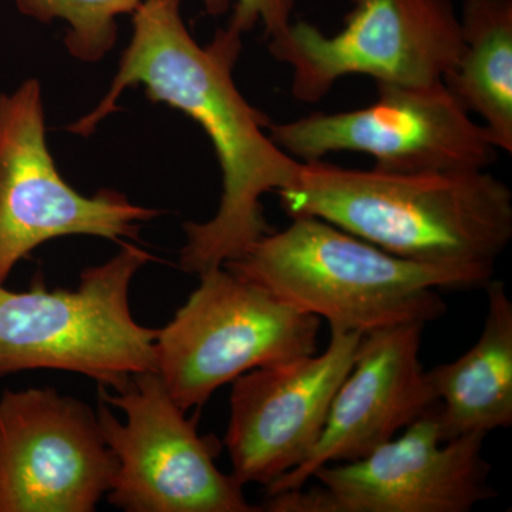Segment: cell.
<instances>
[{"instance_id":"1","label":"cell","mask_w":512,"mask_h":512,"mask_svg":"<svg viewBox=\"0 0 512 512\" xmlns=\"http://www.w3.org/2000/svg\"><path fill=\"white\" fill-rule=\"evenodd\" d=\"M183 0H144L133 13V36L109 92L67 127L90 137L121 94L143 86L148 99L183 111L204 130L221 168L222 192L211 220L185 222L180 266L201 275L221 268L272 232L262 197L295 180L301 161L269 136L268 116L248 103L234 79L242 32L228 22L207 46L198 45L181 15Z\"/></svg>"},{"instance_id":"2","label":"cell","mask_w":512,"mask_h":512,"mask_svg":"<svg viewBox=\"0 0 512 512\" xmlns=\"http://www.w3.org/2000/svg\"><path fill=\"white\" fill-rule=\"evenodd\" d=\"M276 194L289 218H320L420 264L494 274L512 238V192L487 170L392 173L301 161Z\"/></svg>"},{"instance_id":"3","label":"cell","mask_w":512,"mask_h":512,"mask_svg":"<svg viewBox=\"0 0 512 512\" xmlns=\"http://www.w3.org/2000/svg\"><path fill=\"white\" fill-rule=\"evenodd\" d=\"M225 264L330 329L362 335L446 312L440 289L485 288L490 272L407 261L316 217H293Z\"/></svg>"},{"instance_id":"4","label":"cell","mask_w":512,"mask_h":512,"mask_svg":"<svg viewBox=\"0 0 512 512\" xmlns=\"http://www.w3.org/2000/svg\"><path fill=\"white\" fill-rule=\"evenodd\" d=\"M151 259L121 242L109 261L84 269L77 288L0 285V376L63 370L119 390L133 376L156 372L158 330L140 325L130 308L134 276Z\"/></svg>"},{"instance_id":"5","label":"cell","mask_w":512,"mask_h":512,"mask_svg":"<svg viewBox=\"0 0 512 512\" xmlns=\"http://www.w3.org/2000/svg\"><path fill=\"white\" fill-rule=\"evenodd\" d=\"M198 276L200 285L156 340V372L185 412L251 370L315 355L318 316L225 266Z\"/></svg>"},{"instance_id":"6","label":"cell","mask_w":512,"mask_h":512,"mask_svg":"<svg viewBox=\"0 0 512 512\" xmlns=\"http://www.w3.org/2000/svg\"><path fill=\"white\" fill-rule=\"evenodd\" d=\"M99 424L116 461L107 500L127 512H258L244 485L215 464L220 444L201 436L157 372L119 390L100 387Z\"/></svg>"},{"instance_id":"7","label":"cell","mask_w":512,"mask_h":512,"mask_svg":"<svg viewBox=\"0 0 512 512\" xmlns=\"http://www.w3.org/2000/svg\"><path fill=\"white\" fill-rule=\"evenodd\" d=\"M343 28L325 35L291 23L269 40L276 62L292 69L291 92L318 103L346 76L376 83L429 86L443 82L461 52V25L451 0H350Z\"/></svg>"},{"instance_id":"8","label":"cell","mask_w":512,"mask_h":512,"mask_svg":"<svg viewBox=\"0 0 512 512\" xmlns=\"http://www.w3.org/2000/svg\"><path fill=\"white\" fill-rule=\"evenodd\" d=\"M376 87L377 99L365 107L271 123L269 136L301 161L366 154L377 170L392 173L488 170L497 163L500 151L487 130L443 82Z\"/></svg>"},{"instance_id":"9","label":"cell","mask_w":512,"mask_h":512,"mask_svg":"<svg viewBox=\"0 0 512 512\" xmlns=\"http://www.w3.org/2000/svg\"><path fill=\"white\" fill-rule=\"evenodd\" d=\"M161 211L101 190L80 194L57 170L46 140L36 79L0 94V285L22 259L52 239L87 235L126 242Z\"/></svg>"},{"instance_id":"10","label":"cell","mask_w":512,"mask_h":512,"mask_svg":"<svg viewBox=\"0 0 512 512\" xmlns=\"http://www.w3.org/2000/svg\"><path fill=\"white\" fill-rule=\"evenodd\" d=\"M487 434L443 441L437 404L369 456L320 467L311 490L266 495L269 512H467L494 497Z\"/></svg>"},{"instance_id":"11","label":"cell","mask_w":512,"mask_h":512,"mask_svg":"<svg viewBox=\"0 0 512 512\" xmlns=\"http://www.w3.org/2000/svg\"><path fill=\"white\" fill-rule=\"evenodd\" d=\"M114 471L86 403L55 389L0 396V512H93Z\"/></svg>"},{"instance_id":"12","label":"cell","mask_w":512,"mask_h":512,"mask_svg":"<svg viewBox=\"0 0 512 512\" xmlns=\"http://www.w3.org/2000/svg\"><path fill=\"white\" fill-rule=\"evenodd\" d=\"M362 339L330 329L322 355L258 367L232 382L224 444L239 484L268 487L309 457Z\"/></svg>"},{"instance_id":"13","label":"cell","mask_w":512,"mask_h":512,"mask_svg":"<svg viewBox=\"0 0 512 512\" xmlns=\"http://www.w3.org/2000/svg\"><path fill=\"white\" fill-rule=\"evenodd\" d=\"M424 326L404 323L363 335L355 365L333 397L312 453L265 487L266 495L303 488L320 467L369 456L436 406L420 362Z\"/></svg>"},{"instance_id":"14","label":"cell","mask_w":512,"mask_h":512,"mask_svg":"<svg viewBox=\"0 0 512 512\" xmlns=\"http://www.w3.org/2000/svg\"><path fill=\"white\" fill-rule=\"evenodd\" d=\"M484 289L488 309L476 345L427 372L443 441L512 426V302L504 282L493 278Z\"/></svg>"},{"instance_id":"15","label":"cell","mask_w":512,"mask_h":512,"mask_svg":"<svg viewBox=\"0 0 512 512\" xmlns=\"http://www.w3.org/2000/svg\"><path fill=\"white\" fill-rule=\"evenodd\" d=\"M461 52L448 92L483 119L498 151L512 153V0H464Z\"/></svg>"},{"instance_id":"16","label":"cell","mask_w":512,"mask_h":512,"mask_svg":"<svg viewBox=\"0 0 512 512\" xmlns=\"http://www.w3.org/2000/svg\"><path fill=\"white\" fill-rule=\"evenodd\" d=\"M22 15L40 23L63 20L67 52L84 63H97L117 42V19L133 15L144 0H13Z\"/></svg>"},{"instance_id":"17","label":"cell","mask_w":512,"mask_h":512,"mask_svg":"<svg viewBox=\"0 0 512 512\" xmlns=\"http://www.w3.org/2000/svg\"><path fill=\"white\" fill-rule=\"evenodd\" d=\"M208 15H224L229 0H202ZM296 0H235L234 12L229 22L247 33L262 23L268 40L284 35L292 23Z\"/></svg>"}]
</instances>
